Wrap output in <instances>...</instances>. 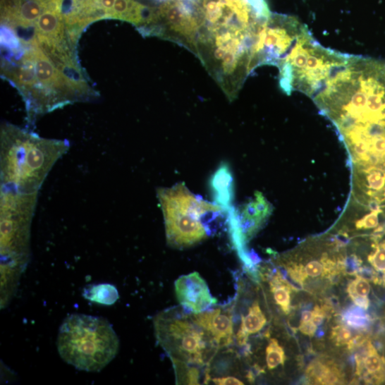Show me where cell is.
<instances>
[{
  "label": "cell",
  "mask_w": 385,
  "mask_h": 385,
  "mask_svg": "<svg viewBox=\"0 0 385 385\" xmlns=\"http://www.w3.org/2000/svg\"><path fill=\"white\" fill-rule=\"evenodd\" d=\"M67 140L40 138L30 130L4 122L0 130L1 189L39 192L50 171L70 150Z\"/></svg>",
  "instance_id": "obj_1"
},
{
  "label": "cell",
  "mask_w": 385,
  "mask_h": 385,
  "mask_svg": "<svg viewBox=\"0 0 385 385\" xmlns=\"http://www.w3.org/2000/svg\"><path fill=\"white\" fill-rule=\"evenodd\" d=\"M61 358L80 370L99 372L117 355L119 341L100 317L72 314L64 319L57 338Z\"/></svg>",
  "instance_id": "obj_2"
},
{
  "label": "cell",
  "mask_w": 385,
  "mask_h": 385,
  "mask_svg": "<svg viewBox=\"0 0 385 385\" xmlns=\"http://www.w3.org/2000/svg\"><path fill=\"white\" fill-rule=\"evenodd\" d=\"M167 243L176 249L195 245L209 237L204 219L226 211L222 207L195 195L184 183L171 188H159Z\"/></svg>",
  "instance_id": "obj_3"
},
{
  "label": "cell",
  "mask_w": 385,
  "mask_h": 385,
  "mask_svg": "<svg viewBox=\"0 0 385 385\" xmlns=\"http://www.w3.org/2000/svg\"><path fill=\"white\" fill-rule=\"evenodd\" d=\"M188 312L176 307L158 314L154 319L156 338L171 360L209 367L219 348Z\"/></svg>",
  "instance_id": "obj_4"
},
{
  "label": "cell",
  "mask_w": 385,
  "mask_h": 385,
  "mask_svg": "<svg viewBox=\"0 0 385 385\" xmlns=\"http://www.w3.org/2000/svg\"><path fill=\"white\" fill-rule=\"evenodd\" d=\"M38 192L26 194L1 189L0 226H1L2 268L21 269L30 255L32 221L37 208Z\"/></svg>",
  "instance_id": "obj_5"
},
{
  "label": "cell",
  "mask_w": 385,
  "mask_h": 385,
  "mask_svg": "<svg viewBox=\"0 0 385 385\" xmlns=\"http://www.w3.org/2000/svg\"><path fill=\"white\" fill-rule=\"evenodd\" d=\"M203 25L196 0H161L149 25L140 29L145 36L170 39L197 54Z\"/></svg>",
  "instance_id": "obj_6"
},
{
  "label": "cell",
  "mask_w": 385,
  "mask_h": 385,
  "mask_svg": "<svg viewBox=\"0 0 385 385\" xmlns=\"http://www.w3.org/2000/svg\"><path fill=\"white\" fill-rule=\"evenodd\" d=\"M227 212L232 244L241 261L251 269L254 264L246 245L270 216L272 207L262 192H257L253 200L239 207H232Z\"/></svg>",
  "instance_id": "obj_7"
},
{
  "label": "cell",
  "mask_w": 385,
  "mask_h": 385,
  "mask_svg": "<svg viewBox=\"0 0 385 385\" xmlns=\"http://www.w3.org/2000/svg\"><path fill=\"white\" fill-rule=\"evenodd\" d=\"M190 316L194 322L209 334L219 350L233 343V305L212 307L199 313L190 312Z\"/></svg>",
  "instance_id": "obj_8"
},
{
  "label": "cell",
  "mask_w": 385,
  "mask_h": 385,
  "mask_svg": "<svg viewBox=\"0 0 385 385\" xmlns=\"http://www.w3.org/2000/svg\"><path fill=\"white\" fill-rule=\"evenodd\" d=\"M175 293L182 307L192 313L207 310L218 302L206 281L197 272L179 277L175 282Z\"/></svg>",
  "instance_id": "obj_9"
},
{
  "label": "cell",
  "mask_w": 385,
  "mask_h": 385,
  "mask_svg": "<svg viewBox=\"0 0 385 385\" xmlns=\"http://www.w3.org/2000/svg\"><path fill=\"white\" fill-rule=\"evenodd\" d=\"M232 171L227 163H222L210 180L215 204L228 211L233 206L234 185Z\"/></svg>",
  "instance_id": "obj_10"
},
{
  "label": "cell",
  "mask_w": 385,
  "mask_h": 385,
  "mask_svg": "<svg viewBox=\"0 0 385 385\" xmlns=\"http://www.w3.org/2000/svg\"><path fill=\"white\" fill-rule=\"evenodd\" d=\"M267 324L265 314L259 302L255 301L249 307L247 314H241L240 325L236 337L238 345L245 346L250 336L261 332Z\"/></svg>",
  "instance_id": "obj_11"
},
{
  "label": "cell",
  "mask_w": 385,
  "mask_h": 385,
  "mask_svg": "<svg viewBox=\"0 0 385 385\" xmlns=\"http://www.w3.org/2000/svg\"><path fill=\"white\" fill-rule=\"evenodd\" d=\"M366 348L365 356L357 357L358 371L361 374L365 370V377L368 381L373 379L376 382L381 381L384 374V360L371 343H368Z\"/></svg>",
  "instance_id": "obj_12"
},
{
  "label": "cell",
  "mask_w": 385,
  "mask_h": 385,
  "mask_svg": "<svg viewBox=\"0 0 385 385\" xmlns=\"http://www.w3.org/2000/svg\"><path fill=\"white\" fill-rule=\"evenodd\" d=\"M360 172L362 176L360 178L363 181L362 185L365 187V192L370 197H374L378 201L385 200V170L377 168L374 166H369Z\"/></svg>",
  "instance_id": "obj_13"
},
{
  "label": "cell",
  "mask_w": 385,
  "mask_h": 385,
  "mask_svg": "<svg viewBox=\"0 0 385 385\" xmlns=\"http://www.w3.org/2000/svg\"><path fill=\"white\" fill-rule=\"evenodd\" d=\"M83 296L91 302L104 305H111L118 299V292L111 284L91 285L84 289Z\"/></svg>",
  "instance_id": "obj_14"
},
{
  "label": "cell",
  "mask_w": 385,
  "mask_h": 385,
  "mask_svg": "<svg viewBox=\"0 0 385 385\" xmlns=\"http://www.w3.org/2000/svg\"><path fill=\"white\" fill-rule=\"evenodd\" d=\"M271 291L276 303L286 313L291 311V287L280 274L274 276L270 281Z\"/></svg>",
  "instance_id": "obj_15"
},
{
  "label": "cell",
  "mask_w": 385,
  "mask_h": 385,
  "mask_svg": "<svg viewBox=\"0 0 385 385\" xmlns=\"http://www.w3.org/2000/svg\"><path fill=\"white\" fill-rule=\"evenodd\" d=\"M177 384H200V367L171 359Z\"/></svg>",
  "instance_id": "obj_16"
},
{
  "label": "cell",
  "mask_w": 385,
  "mask_h": 385,
  "mask_svg": "<svg viewBox=\"0 0 385 385\" xmlns=\"http://www.w3.org/2000/svg\"><path fill=\"white\" fill-rule=\"evenodd\" d=\"M267 363L269 369H274L279 365H284L286 355L279 341L272 338L269 341L266 350Z\"/></svg>",
  "instance_id": "obj_17"
},
{
  "label": "cell",
  "mask_w": 385,
  "mask_h": 385,
  "mask_svg": "<svg viewBox=\"0 0 385 385\" xmlns=\"http://www.w3.org/2000/svg\"><path fill=\"white\" fill-rule=\"evenodd\" d=\"M374 248L375 250L369 255L368 261L377 272L383 274V279L385 278V240L377 244Z\"/></svg>",
  "instance_id": "obj_18"
},
{
  "label": "cell",
  "mask_w": 385,
  "mask_h": 385,
  "mask_svg": "<svg viewBox=\"0 0 385 385\" xmlns=\"http://www.w3.org/2000/svg\"><path fill=\"white\" fill-rule=\"evenodd\" d=\"M371 291L369 282L362 276H358L348 286L349 295L367 297Z\"/></svg>",
  "instance_id": "obj_19"
},
{
  "label": "cell",
  "mask_w": 385,
  "mask_h": 385,
  "mask_svg": "<svg viewBox=\"0 0 385 385\" xmlns=\"http://www.w3.org/2000/svg\"><path fill=\"white\" fill-rule=\"evenodd\" d=\"M353 308L345 315L346 323L355 329L365 328L369 321V317L360 309Z\"/></svg>",
  "instance_id": "obj_20"
},
{
  "label": "cell",
  "mask_w": 385,
  "mask_h": 385,
  "mask_svg": "<svg viewBox=\"0 0 385 385\" xmlns=\"http://www.w3.org/2000/svg\"><path fill=\"white\" fill-rule=\"evenodd\" d=\"M381 212L379 209L372 210V212L365 216L362 219L358 221L356 227L358 229H370L376 228L379 224L378 215Z\"/></svg>",
  "instance_id": "obj_21"
},
{
  "label": "cell",
  "mask_w": 385,
  "mask_h": 385,
  "mask_svg": "<svg viewBox=\"0 0 385 385\" xmlns=\"http://www.w3.org/2000/svg\"><path fill=\"white\" fill-rule=\"evenodd\" d=\"M332 338L338 346H343L348 344L352 340V334L345 326H339L334 329Z\"/></svg>",
  "instance_id": "obj_22"
},
{
  "label": "cell",
  "mask_w": 385,
  "mask_h": 385,
  "mask_svg": "<svg viewBox=\"0 0 385 385\" xmlns=\"http://www.w3.org/2000/svg\"><path fill=\"white\" fill-rule=\"evenodd\" d=\"M287 271L291 279L299 284H302L303 281L308 276L302 266H298L291 264L287 267Z\"/></svg>",
  "instance_id": "obj_23"
},
{
  "label": "cell",
  "mask_w": 385,
  "mask_h": 385,
  "mask_svg": "<svg viewBox=\"0 0 385 385\" xmlns=\"http://www.w3.org/2000/svg\"><path fill=\"white\" fill-rule=\"evenodd\" d=\"M305 272L308 276L318 277L324 272V264L319 262L313 261L307 264L305 267Z\"/></svg>",
  "instance_id": "obj_24"
},
{
  "label": "cell",
  "mask_w": 385,
  "mask_h": 385,
  "mask_svg": "<svg viewBox=\"0 0 385 385\" xmlns=\"http://www.w3.org/2000/svg\"><path fill=\"white\" fill-rule=\"evenodd\" d=\"M214 384L218 385H242L243 381L233 376H226L211 379Z\"/></svg>",
  "instance_id": "obj_25"
},
{
  "label": "cell",
  "mask_w": 385,
  "mask_h": 385,
  "mask_svg": "<svg viewBox=\"0 0 385 385\" xmlns=\"http://www.w3.org/2000/svg\"><path fill=\"white\" fill-rule=\"evenodd\" d=\"M317 327L312 320L301 321L299 330L304 335L313 337L317 331Z\"/></svg>",
  "instance_id": "obj_26"
},
{
  "label": "cell",
  "mask_w": 385,
  "mask_h": 385,
  "mask_svg": "<svg viewBox=\"0 0 385 385\" xmlns=\"http://www.w3.org/2000/svg\"><path fill=\"white\" fill-rule=\"evenodd\" d=\"M325 318V311L316 306L312 312V321L317 326L322 324Z\"/></svg>",
  "instance_id": "obj_27"
},
{
  "label": "cell",
  "mask_w": 385,
  "mask_h": 385,
  "mask_svg": "<svg viewBox=\"0 0 385 385\" xmlns=\"http://www.w3.org/2000/svg\"><path fill=\"white\" fill-rule=\"evenodd\" d=\"M351 298L357 306L363 310H367L369 306V300L367 297L353 296Z\"/></svg>",
  "instance_id": "obj_28"
},
{
  "label": "cell",
  "mask_w": 385,
  "mask_h": 385,
  "mask_svg": "<svg viewBox=\"0 0 385 385\" xmlns=\"http://www.w3.org/2000/svg\"><path fill=\"white\" fill-rule=\"evenodd\" d=\"M309 320H312V312L304 311L302 313L301 321H309Z\"/></svg>",
  "instance_id": "obj_29"
}]
</instances>
